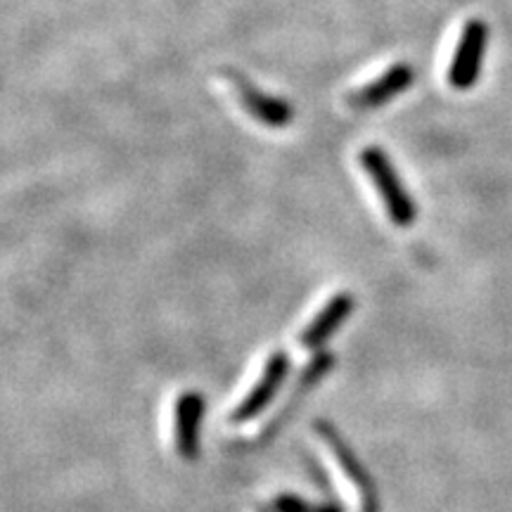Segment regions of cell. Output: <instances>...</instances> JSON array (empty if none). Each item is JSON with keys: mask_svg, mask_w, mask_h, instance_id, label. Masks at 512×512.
I'll list each match as a JSON object with an SVG mask.
<instances>
[{"mask_svg": "<svg viewBox=\"0 0 512 512\" xmlns=\"http://www.w3.org/2000/svg\"><path fill=\"white\" fill-rule=\"evenodd\" d=\"M361 164L363 169H366V174L370 176V181H373L377 195L382 197L389 219H392L396 226H411L415 216H418V209H415V202L406 192V185H403L401 176L396 174L394 164L389 162L387 155H384L382 147H366V150L361 152Z\"/></svg>", "mask_w": 512, "mask_h": 512, "instance_id": "1", "label": "cell"}, {"mask_svg": "<svg viewBox=\"0 0 512 512\" xmlns=\"http://www.w3.org/2000/svg\"><path fill=\"white\" fill-rule=\"evenodd\" d=\"M486 38H489V29H486L482 19H470L465 24L456 55H453L451 67H448V83L458 91H467L477 83L479 69H482L484 62Z\"/></svg>", "mask_w": 512, "mask_h": 512, "instance_id": "2", "label": "cell"}, {"mask_svg": "<svg viewBox=\"0 0 512 512\" xmlns=\"http://www.w3.org/2000/svg\"><path fill=\"white\" fill-rule=\"evenodd\" d=\"M415 79L413 67L406 62L392 64L387 72L377 76L375 81H370L368 86L358 88L349 95V102L354 107H361V110H373V107H382L387 102H392L394 98H399L403 91L411 88V83Z\"/></svg>", "mask_w": 512, "mask_h": 512, "instance_id": "3", "label": "cell"}, {"mask_svg": "<svg viewBox=\"0 0 512 512\" xmlns=\"http://www.w3.org/2000/svg\"><path fill=\"white\" fill-rule=\"evenodd\" d=\"M287 368H290V361H287V356L280 354V351L268 358L259 382L254 384L252 392H249L245 399L240 401V406L233 411V422H247L264 411L268 403L273 401L275 392H278L280 382L285 380Z\"/></svg>", "mask_w": 512, "mask_h": 512, "instance_id": "4", "label": "cell"}, {"mask_svg": "<svg viewBox=\"0 0 512 512\" xmlns=\"http://www.w3.org/2000/svg\"><path fill=\"white\" fill-rule=\"evenodd\" d=\"M233 81H235V88H238V98L242 102V107H245L256 121H261V124L271 128H285L292 124L294 110L290 102L259 91L254 83L242 79V76H235Z\"/></svg>", "mask_w": 512, "mask_h": 512, "instance_id": "5", "label": "cell"}, {"mask_svg": "<svg viewBox=\"0 0 512 512\" xmlns=\"http://www.w3.org/2000/svg\"><path fill=\"white\" fill-rule=\"evenodd\" d=\"M318 432H320V437L325 439V444L330 446V451L335 453L337 463H339V467H342L344 475H347L349 482L356 486L358 498H361V501H363V512H377L375 491H373V484H370V479H368L366 467L358 463L354 453L349 451V446L344 444V441L339 439L337 434L332 432L328 425H318Z\"/></svg>", "mask_w": 512, "mask_h": 512, "instance_id": "6", "label": "cell"}, {"mask_svg": "<svg viewBox=\"0 0 512 512\" xmlns=\"http://www.w3.org/2000/svg\"><path fill=\"white\" fill-rule=\"evenodd\" d=\"M204 413L202 394L185 392L176 403V448L185 460L197 456L200 441V422Z\"/></svg>", "mask_w": 512, "mask_h": 512, "instance_id": "7", "label": "cell"}, {"mask_svg": "<svg viewBox=\"0 0 512 512\" xmlns=\"http://www.w3.org/2000/svg\"><path fill=\"white\" fill-rule=\"evenodd\" d=\"M354 309V297L347 292L337 294V297H332L328 304L320 309V313L316 318L311 320V325L302 332V337H299V344L306 349H316L320 344L328 339L332 332H335L339 325L347 320V316Z\"/></svg>", "mask_w": 512, "mask_h": 512, "instance_id": "8", "label": "cell"}, {"mask_svg": "<svg viewBox=\"0 0 512 512\" xmlns=\"http://www.w3.org/2000/svg\"><path fill=\"white\" fill-rule=\"evenodd\" d=\"M278 512H344L339 505H311L297 496H280L275 501Z\"/></svg>", "mask_w": 512, "mask_h": 512, "instance_id": "9", "label": "cell"}]
</instances>
